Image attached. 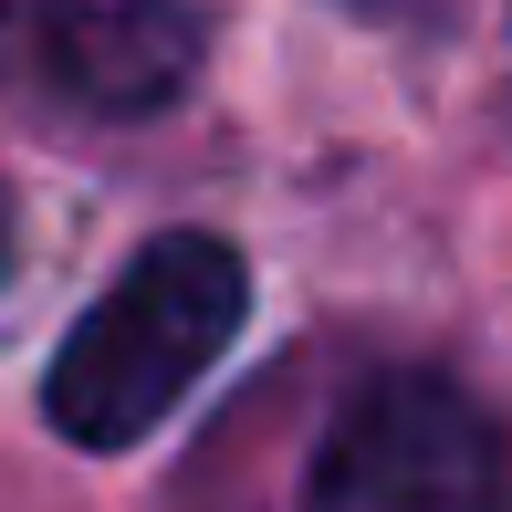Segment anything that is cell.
<instances>
[{"instance_id":"6da1fadb","label":"cell","mask_w":512,"mask_h":512,"mask_svg":"<svg viewBox=\"0 0 512 512\" xmlns=\"http://www.w3.org/2000/svg\"><path fill=\"white\" fill-rule=\"evenodd\" d=\"M251 314V272L220 230H157L115 293L84 304V324L53 345L42 377V418L74 450H136L189 387L220 366V345Z\"/></svg>"},{"instance_id":"7a4b0ae2","label":"cell","mask_w":512,"mask_h":512,"mask_svg":"<svg viewBox=\"0 0 512 512\" xmlns=\"http://www.w3.org/2000/svg\"><path fill=\"white\" fill-rule=\"evenodd\" d=\"M293 512H512V450L471 387L429 366H366L314 429Z\"/></svg>"},{"instance_id":"3957f363","label":"cell","mask_w":512,"mask_h":512,"mask_svg":"<svg viewBox=\"0 0 512 512\" xmlns=\"http://www.w3.org/2000/svg\"><path fill=\"white\" fill-rule=\"evenodd\" d=\"M199 0H0V95L42 126H147L199 84Z\"/></svg>"},{"instance_id":"277c9868","label":"cell","mask_w":512,"mask_h":512,"mask_svg":"<svg viewBox=\"0 0 512 512\" xmlns=\"http://www.w3.org/2000/svg\"><path fill=\"white\" fill-rule=\"evenodd\" d=\"M0 272H11V199H0Z\"/></svg>"},{"instance_id":"5b68a950","label":"cell","mask_w":512,"mask_h":512,"mask_svg":"<svg viewBox=\"0 0 512 512\" xmlns=\"http://www.w3.org/2000/svg\"><path fill=\"white\" fill-rule=\"evenodd\" d=\"M366 11H398V0H366Z\"/></svg>"}]
</instances>
